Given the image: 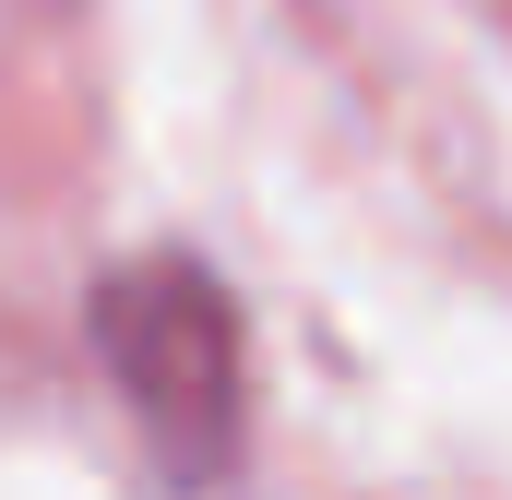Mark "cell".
<instances>
[{
    "label": "cell",
    "mask_w": 512,
    "mask_h": 500,
    "mask_svg": "<svg viewBox=\"0 0 512 500\" xmlns=\"http://www.w3.org/2000/svg\"><path fill=\"white\" fill-rule=\"evenodd\" d=\"M96 334H108V370L143 405V429L167 441V465L203 477L227 453V417H239V322H227V298L191 262H131V274L96 286Z\"/></svg>",
    "instance_id": "6da1fadb"
}]
</instances>
